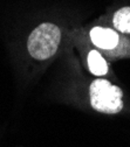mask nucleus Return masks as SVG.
<instances>
[{
    "label": "nucleus",
    "mask_w": 130,
    "mask_h": 147,
    "mask_svg": "<svg viewBox=\"0 0 130 147\" xmlns=\"http://www.w3.org/2000/svg\"><path fill=\"white\" fill-rule=\"evenodd\" d=\"M60 41L61 32L59 27L50 22H44L28 36L27 49L33 59L44 61L56 53Z\"/></svg>",
    "instance_id": "f257e3e1"
},
{
    "label": "nucleus",
    "mask_w": 130,
    "mask_h": 147,
    "mask_svg": "<svg viewBox=\"0 0 130 147\" xmlns=\"http://www.w3.org/2000/svg\"><path fill=\"white\" fill-rule=\"evenodd\" d=\"M90 104L96 111L108 115H116L123 109L122 90L109 81L97 78L89 88Z\"/></svg>",
    "instance_id": "f03ea898"
},
{
    "label": "nucleus",
    "mask_w": 130,
    "mask_h": 147,
    "mask_svg": "<svg viewBox=\"0 0 130 147\" xmlns=\"http://www.w3.org/2000/svg\"><path fill=\"white\" fill-rule=\"evenodd\" d=\"M90 39L96 47L105 50L115 49L120 42V38L115 30L102 27L93 28L90 30Z\"/></svg>",
    "instance_id": "7ed1b4c3"
},
{
    "label": "nucleus",
    "mask_w": 130,
    "mask_h": 147,
    "mask_svg": "<svg viewBox=\"0 0 130 147\" xmlns=\"http://www.w3.org/2000/svg\"><path fill=\"white\" fill-rule=\"evenodd\" d=\"M88 67L90 72L96 76H104L108 72V64L105 60L96 50H91L88 54Z\"/></svg>",
    "instance_id": "20e7f679"
},
{
    "label": "nucleus",
    "mask_w": 130,
    "mask_h": 147,
    "mask_svg": "<svg viewBox=\"0 0 130 147\" xmlns=\"http://www.w3.org/2000/svg\"><path fill=\"white\" fill-rule=\"evenodd\" d=\"M114 27L125 34L130 33V7H123L118 9L113 18Z\"/></svg>",
    "instance_id": "39448f33"
}]
</instances>
